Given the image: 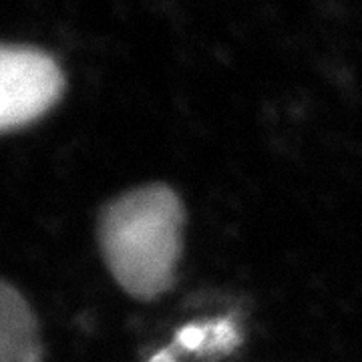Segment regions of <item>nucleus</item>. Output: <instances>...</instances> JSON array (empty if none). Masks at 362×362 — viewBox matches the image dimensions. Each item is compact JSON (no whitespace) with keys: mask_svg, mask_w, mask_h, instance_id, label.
<instances>
[{"mask_svg":"<svg viewBox=\"0 0 362 362\" xmlns=\"http://www.w3.org/2000/svg\"><path fill=\"white\" fill-rule=\"evenodd\" d=\"M0 362H42L39 326L26 300L0 280Z\"/></svg>","mask_w":362,"mask_h":362,"instance_id":"3","label":"nucleus"},{"mask_svg":"<svg viewBox=\"0 0 362 362\" xmlns=\"http://www.w3.org/2000/svg\"><path fill=\"white\" fill-rule=\"evenodd\" d=\"M99 244L117 284L137 300H156L173 286L183 247V206L165 183H147L115 197L99 220Z\"/></svg>","mask_w":362,"mask_h":362,"instance_id":"1","label":"nucleus"},{"mask_svg":"<svg viewBox=\"0 0 362 362\" xmlns=\"http://www.w3.org/2000/svg\"><path fill=\"white\" fill-rule=\"evenodd\" d=\"M65 75L47 52L0 45V131L28 125L59 101Z\"/></svg>","mask_w":362,"mask_h":362,"instance_id":"2","label":"nucleus"}]
</instances>
